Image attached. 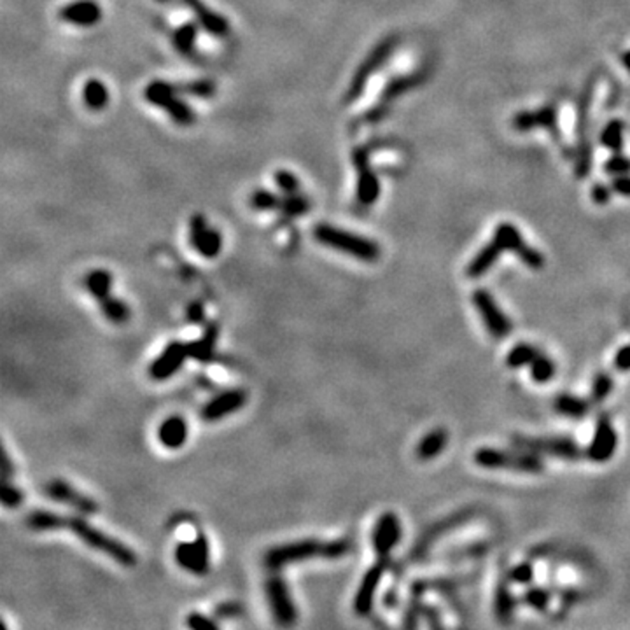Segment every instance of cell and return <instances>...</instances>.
<instances>
[{
    "mask_svg": "<svg viewBox=\"0 0 630 630\" xmlns=\"http://www.w3.org/2000/svg\"><path fill=\"white\" fill-rule=\"evenodd\" d=\"M354 543L349 537L340 540H317V537H305V540L291 541L285 544H277L270 548L262 557V564L268 571H282L284 567L293 564L305 562L308 559H327L336 560L349 555Z\"/></svg>",
    "mask_w": 630,
    "mask_h": 630,
    "instance_id": "6da1fadb",
    "label": "cell"
},
{
    "mask_svg": "<svg viewBox=\"0 0 630 630\" xmlns=\"http://www.w3.org/2000/svg\"><path fill=\"white\" fill-rule=\"evenodd\" d=\"M61 529H67L74 534L75 537L83 541L86 546H90L91 550H97L104 555L111 557L114 562H117L123 567H133L137 564L135 551L128 548L126 544L117 541L116 537L105 534L104 531L97 529L95 525H91L86 518L81 517H68L64 515L61 520Z\"/></svg>",
    "mask_w": 630,
    "mask_h": 630,
    "instance_id": "7a4b0ae2",
    "label": "cell"
},
{
    "mask_svg": "<svg viewBox=\"0 0 630 630\" xmlns=\"http://www.w3.org/2000/svg\"><path fill=\"white\" fill-rule=\"evenodd\" d=\"M314 238L326 247L340 251L359 261L373 262L380 258V245L373 240L347 229L334 228L331 225H317L314 228Z\"/></svg>",
    "mask_w": 630,
    "mask_h": 630,
    "instance_id": "3957f363",
    "label": "cell"
},
{
    "mask_svg": "<svg viewBox=\"0 0 630 630\" xmlns=\"http://www.w3.org/2000/svg\"><path fill=\"white\" fill-rule=\"evenodd\" d=\"M475 464L485 469H508L518 472H541L544 469L543 461L533 452H504L495 448H478L472 455Z\"/></svg>",
    "mask_w": 630,
    "mask_h": 630,
    "instance_id": "277c9868",
    "label": "cell"
},
{
    "mask_svg": "<svg viewBox=\"0 0 630 630\" xmlns=\"http://www.w3.org/2000/svg\"><path fill=\"white\" fill-rule=\"evenodd\" d=\"M177 95L179 91H177L175 84L165 83V81H153L144 90L146 100L156 107L165 109L173 123L180 124V126H191L196 121L195 111L186 102L180 100Z\"/></svg>",
    "mask_w": 630,
    "mask_h": 630,
    "instance_id": "5b68a950",
    "label": "cell"
},
{
    "mask_svg": "<svg viewBox=\"0 0 630 630\" xmlns=\"http://www.w3.org/2000/svg\"><path fill=\"white\" fill-rule=\"evenodd\" d=\"M265 593H267L268 608L275 623L280 627H291L298 620V609L294 604L289 586L285 583L280 571H270L265 582Z\"/></svg>",
    "mask_w": 630,
    "mask_h": 630,
    "instance_id": "8992f818",
    "label": "cell"
},
{
    "mask_svg": "<svg viewBox=\"0 0 630 630\" xmlns=\"http://www.w3.org/2000/svg\"><path fill=\"white\" fill-rule=\"evenodd\" d=\"M396 46H398V39L387 37L372 49V52H370L366 57V60L359 65V68H357L356 74H354L352 81H350L349 90H347L345 93L347 102H356L357 98L363 95L370 77L389 60L390 55H392L394 49H396Z\"/></svg>",
    "mask_w": 630,
    "mask_h": 630,
    "instance_id": "52a82bcc",
    "label": "cell"
},
{
    "mask_svg": "<svg viewBox=\"0 0 630 630\" xmlns=\"http://www.w3.org/2000/svg\"><path fill=\"white\" fill-rule=\"evenodd\" d=\"M592 95H593V79H590V83H586L585 90H583L582 98L578 100V158H576V175L578 177H586L590 173V166H592V147H590L589 139V120H590V104H592Z\"/></svg>",
    "mask_w": 630,
    "mask_h": 630,
    "instance_id": "ba28073f",
    "label": "cell"
},
{
    "mask_svg": "<svg viewBox=\"0 0 630 630\" xmlns=\"http://www.w3.org/2000/svg\"><path fill=\"white\" fill-rule=\"evenodd\" d=\"M494 240L501 245L503 251H510L522 259L525 267L531 270H541L544 267V258L537 249L525 244L522 233L511 222H501L494 231Z\"/></svg>",
    "mask_w": 630,
    "mask_h": 630,
    "instance_id": "9c48e42d",
    "label": "cell"
},
{
    "mask_svg": "<svg viewBox=\"0 0 630 630\" xmlns=\"http://www.w3.org/2000/svg\"><path fill=\"white\" fill-rule=\"evenodd\" d=\"M513 445L520 450L533 452V454H546L553 457L574 459L582 457V448L576 441L562 436H551V438H525V436H515Z\"/></svg>",
    "mask_w": 630,
    "mask_h": 630,
    "instance_id": "30bf717a",
    "label": "cell"
},
{
    "mask_svg": "<svg viewBox=\"0 0 630 630\" xmlns=\"http://www.w3.org/2000/svg\"><path fill=\"white\" fill-rule=\"evenodd\" d=\"M471 301L478 314H480L481 323L485 324V327H487V331L492 336L497 338V340H503V338H506L511 333L513 324H511L510 317L499 308V305L495 303V300L488 291H485V289L472 291Z\"/></svg>",
    "mask_w": 630,
    "mask_h": 630,
    "instance_id": "8fae6325",
    "label": "cell"
},
{
    "mask_svg": "<svg viewBox=\"0 0 630 630\" xmlns=\"http://www.w3.org/2000/svg\"><path fill=\"white\" fill-rule=\"evenodd\" d=\"M177 566L184 571L195 574V576H205L210 571V544L203 534H198L191 541H180L177 543L173 551Z\"/></svg>",
    "mask_w": 630,
    "mask_h": 630,
    "instance_id": "7c38bea8",
    "label": "cell"
},
{
    "mask_svg": "<svg viewBox=\"0 0 630 630\" xmlns=\"http://www.w3.org/2000/svg\"><path fill=\"white\" fill-rule=\"evenodd\" d=\"M42 494L46 495L51 501H57V503L67 504V506L74 508L77 513L86 515V517H91V515H97L100 511V506L95 499H91L90 495L83 494V492H79L74 485H70L68 481L65 480H51L42 487Z\"/></svg>",
    "mask_w": 630,
    "mask_h": 630,
    "instance_id": "4fadbf2b",
    "label": "cell"
},
{
    "mask_svg": "<svg viewBox=\"0 0 630 630\" xmlns=\"http://www.w3.org/2000/svg\"><path fill=\"white\" fill-rule=\"evenodd\" d=\"M354 166L357 169V189L356 198L363 207H370L379 200L380 182L373 169L370 166V153L368 147H357L352 153Z\"/></svg>",
    "mask_w": 630,
    "mask_h": 630,
    "instance_id": "5bb4252c",
    "label": "cell"
},
{
    "mask_svg": "<svg viewBox=\"0 0 630 630\" xmlns=\"http://www.w3.org/2000/svg\"><path fill=\"white\" fill-rule=\"evenodd\" d=\"M401 536L403 529L398 515L392 513V511H385V513L380 515L372 533V544L375 555L379 559H389L394 548L398 546L399 541H401Z\"/></svg>",
    "mask_w": 630,
    "mask_h": 630,
    "instance_id": "9a60e30c",
    "label": "cell"
},
{
    "mask_svg": "<svg viewBox=\"0 0 630 630\" xmlns=\"http://www.w3.org/2000/svg\"><path fill=\"white\" fill-rule=\"evenodd\" d=\"M189 357V347L184 341H170L163 352L149 364V376L154 382H165L172 379Z\"/></svg>",
    "mask_w": 630,
    "mask_h": 630,
    "instance_id": "2e32d148",
    "label": "cell"
},
{
    "mask_svg": "<svg viewBox=\"0 0 630 630\" xmlns=\"http://www.w3.org/2000/svg\"><path fill=\"white\" fill-rule=\"evenodd\" d=\"M389 560L390 559H379V562L373 564L364 573L363 580H361L359 586H357L356 595H354V611L359 616H366L372 613L376 590H379L380 582H382L383 574H385L387 567H389Z\"/></svg>",
    "mask_w": 630,
    "mask_h": 630,
    "instance_id": "e0dca14e",
    "label": "cell"
},
{
    "mask_svg": "<svg viewBox=\"0 0 630 630\" xmlns=\"http://www.w3.org/2000/svg\"><path fill=\"white\" fill-rule=\"evenodd\" d=\"M189 244L207 259H214L222 249V236L216 228L207 225L202 214H195L189 222Z\"/></svg>",
    "mask_w": 630,
    "mask_h": 630,
    "instance_id": "ac0fdd59",
    "label": "cell"
},
{
    "mask_svg": "<svg viewBox=\"0 0 630 630\" xmlns=\"http://www.w3.org/2000/svg\"><path fill=\"white\" fill-rule=\"evenodd\" d=\"M249 396L244 389H228L222 392L216 394L214 398H210L209 401L203 405L202 408V419L205 422H219L225 417L231 415V413L238 412L245 406Z\"/></svg>",
    "mask_w": 630,
    "mask_h": 630,
    "instance_id": "d6986e66",
    "label": "cell"
},
{
    "mask_svg": "<svg viewBox=\"0 0 630 630\" xmlns=\"http://www.w3.org/2000/svg\"><path fill=\"white\" fill-rule=\"evenodd\" d=\"M618 446V432L615 431L608 417H600L593 431V438L586 448V457L595 464L608 462Z\"/></svg>",
    "mask_w": 630,
    "mask_h": 630,
    "instance_id": "ffe728a7",
    "label": "cell"
},
{
    "mask_svg": "<svg viewBox=\"0 0 630 630\" xmlns=\"http://www.w3.org/2000/svg\"><path fill=\"white\" fill-rule=\"evenodd\" d=\"M420 74H412V75H401V77L392 79L385 88H383L382 95H380L379 102H376L375 107L370 109V113L366 114V121H380L387 113H389V107L394 100L398 97H401L403 93L410 91L412 88H415L417 84L420 83Z\"/></svg>",
    "mask_w": 630,
    "mask_h": 630,
    "instance_id": "44dd1931",
    "label": "cell"
},
{
    "mask_svg": "<svg viewBox=\"0 0 630 630\" xmlns=\"http://www.w3.org/2000/svg\"><path fill=\"white\" fill-rule=\"evenodd\" d=\"M61 21L77 26H93L102 19V8L95 0H77L67 4L58 12Z\"/></svg>",
    "mask_w": 630,
    "mask_h": 630,
    "instance_id": "7402d4cb",
    "label": "cell"
},
{
    "mask_svg": "<svg viewBox=\"0 0 630 630\" xmlns=\"http://www.w3.org/2000/svg\"><path fill=\"white\" fill-rule=\"evenodd\" d=\"M189 428L186 419L180 415H170L163 420L158 428V441L165 446L166 450H177L188 441Z\"/></svg>",
    "mask_w": 630,
    "mask_h": 630,
    "instance_id": "603a6c76",
    "label": "cell"
},
{
    "mask_svg": "<svg viewBox=\"0 0 630 630\" xmlns=\"http://www.w3.org/2000/svg\"><path fill=\"white\" fill-rule=\"evenodd\" d=\"M184 6H188L198 18L200 25L205 28L209 34L216 35V37H226L229 34V23L228 19L222 18L221 15H218L216 11L207 8L202 0H180Z\"/></svg>",
    "mask_w": 630,
    "mask_h": 630,
    "instance_id": "cb8c5ba5",
    "label": "cell"
},
{
    "mask_svg": "<svg viewBox=\"0 0 630 630\" xmlns=\"http://www.w3.org/2000/svg\"><path fill=\"white\" fill-rule=\"evenodd\" d=\"M513 128L518 131H529L533 128H544L557 137V111L553 107H543L534 113L517 114Z\"/></svg>",
    "mask_w": 630,
    "mask_h": 630,
    "instance_id": "d4e9b609",
    "label": "cell"
},
{
    "mask_svg": "<svg viewBox=\"0 0 630 630\" xmlns=\"http://www.w3.org/2000/svg\"><path fill=\"white\" fill-rule=\"evenodd\" d=\"M503 252L504 251L501 249V245H499L497 242H488V244L484 245V247L478 251V254L469 261L468 268H466V275H468L469 278H478L481 277V275H485L492 267H494L495 262H497L499 256L503 254Z\"/></svg>",
    "mask_w": 630,
    "mask_h": 630,
    "instance_id": "484cf974",
    "label": "cell"
},
{
    "mask_svg": "<svg viewBox=\"0 0 630 630\" xmlns=\"http://www.w3.org/2000/svg\"><path fill=\"white\" fill-rule=\"evenodd\" d=\"M219 338V326L214 323H210L209 326L203 331V336L200 340L191 341L188 343L189 347V357L191 359L200 361V363H209L216 354V345H218Z\"/></svg>",
    "mask_w": 630,
    "mask_h": 630,
    "instance_id": "4316f807",
    "label": "cell"
},
{
    "mask_svg": "<svg viewBox=\"0 0 630 630\" xmlns=\"http://www.w3.org/2000/svg\"><path fill=\"white\" fill-rule=\"evenodd\" d=\"M446 443H448V432L441 428L432 429V431H429L424 438L417 443L415 457L424 462L431 461V459L438 457L445 450Z\"/></svg>",
    "mask_w": 630,
    "mask_h": 630,
    "instance_id": "83f0119b",
    "label": "cell"
},
{
    "mask_svg": "<svg viewBox=\"0 0 630 630\" xmlns=\"http://www.w3.org/2000/svg\"><path fill=\"white\" fill-rule=\"evenodd\" d=\"M113 282L114 277L111 275V271L93 270L86 275V278H84V287L88 289V293H90L95 300L102 301L104 298L111 296Z\"/></svg>",
    "mask_w": 630,
    "mask_h": 630,
    "instance_id": "f1b7e54d",
    "label": "cell"
},
{
    "mask_svg": "<svg viewBox=\"0 0 630 630\" xmlns=\"http://www.w3.org/2000/svg\"><path fill=\"white\" fill-rule=\"evenodd\" d=\"M100 312L105 319L109 321L111 324H116V326H123L131 317L130 305L124 303L120 298L113 296V294L100 301Z\"/></svg>",
    "mask_w": 630,
    "mask_h": 630,
    "instance_id": "f546056e",
    "label": "cell"
},
{
    "mask_svg": "<svg viewBox=\"0 0 630 630\" xmlns=\"http://www.w3.org/2000/svg\"><path fill=\"white\" fill-rule=\"evenodd\" d=\"M61 520L64 515L55 513L49 510H34L32 513L26 515V527L37 533H46V531H58L61 529Z\"/></svg>",
    "mask_w": 630,
    "mask_h": 630,
    "instance_id": "4dcf8cb0",
    "label": "cell"
},
{
    "mask_svg": "<svg viewBox=\"0 0 630 630\" xmlns=\"http://www.w3.org/2000/svg\"><path fill=\"white\" fill-rule=\"evenodd\" d=\"M83 100L88 109L102 111L109 104V90L100 79H90L83 88Z\"/></svg>",
    "mask_w": 630,
    "mask_h": 630,
    "instance_id": "1f68e13d",
    "label": "cell"
},
{
    "mask_svg": "<svg viewBox=\"0 0 630 630\" xmlns=\"http://www.w3.org/2000/svg\"><path fill=\"white\" fill-rule=\"evenodd\" d=\"M513 609H515V599L511 595L510 589H508L506 582H499L497 590H495L494 597V611L495 616L501 623H510L513 618Z\"/></svg>",
    "mask_w": 630,
    "mask_h": 630,
    "instance_id": "d6a6232c",
    "label": "cell"
},
{
    "mask_svg": "<svg viewBox=\"0 0 630 630\" xmlns=\"http://www.w3.org/2000/svg\"><path fill=\"white\" fill-rule=\"evenodd\" d=\"M553 408L557 413L564 417H571V419H582L586 413L590 412L589 403L583 401L582 398L571 396V394H562L553 401Z\"/></svg>",
    "mask_w": 630,
    "mask_h": 630,
    "instance_id": "836d02e7",
    "label": "cell"
},
{
    "mask_svg": "<svg viewBox=\"0 0 630 630\" xmlns=\"http://www.w3.org/2000/svg\"><path fill=\"white\" fill-rule=\"evenodd\" d=\"M196 35H198V28H196L195 23H184L173 32V46L180 55L191 58L195 55Z\"/></svg>",
    "mask_w": 630,
    "mask_h": 630,
    "instance_id": "e575fe53",
    "label": "cell"
},
{
    "mask_svg": "<svg viewBox=\"0 0 630 630\" xmlns=\"http://www.w3.org/2000/svg\"><path fill=\"white\" fill-rule=\"evenodd\" d=\"M540 354H541L540 349L534 345H531V343H518V345H515L513 349L508 352L506 364H508V368H511V370L531 366V363H533V361L536 359Z\"/></svg>",
    "mask_w": 630,
    "mask_h": 630,
    "instance_id": "d590c367",
    "label": "cell"
},
{
    "mask_svg": "<svg viewBox=\"0 0 630 630\" xmlns=\"http://www.w3.org/2000/svg\"><path fill=\"white\" fill-rule=\"evenodd\" d=\"M312 203L307 196H301L298 193H293V195H287L284 198H280V205H278V210H280L282 214L287 216V218H300V216H305L310 210Z\"/></svg>",
    "mask_w": 630,
    "mask_h": 630,
    "instance_id": "8d00e7d4",
    "label": "cell"
},
{
    "mask_svg": "<svg viewBox=\"0 0 630 630\" xmlns=\"http://www.w3.org/2000/svg\"><path fill=\"white\" fill-rule=\"evenodd\" d=\"M555 363L548 356H537L531 363V379L536 383H546L555 376Z\"/></svg>",
    "mask_w": 630,
    "mask_h": 630,
    "instance_id": "74e56055",
    "label": "cell"
},
{
    "mask_svg": "<svg viewBox=\"0 0 630 630\" xmlns=\"http://www.w3.org/2000/svg\"><path fill=\"white\" fill-rule=\"evenodd\" d=\"M179 93L193 95L198 98H210L216 93V83L210 79H198V81H189V83L175 84Z\"/></svg>",
    "mask_w": 630,
    "mask_h": 630,
    "instance_id": "f35d334b",
    "label": "cell"
},
{
    "mask_svg": "<svg viewBox=\"0 0 630 630\" xmlns=\"http://www.w3.org/2000/svg\"><path fill=\"white\" fill-rule=\"evenodd\" d=\"M600 142L611 149L613 153H620L623 146V123L622 121H611L608 126L604 128Z\"/></svg>",
    "mask_w": 630,
    "mask_h": 630,
    "instance_id": "ab89813d",
    "label": "cell"
},
{
    "mask_svg": "<svg viewBox=\"0 0 630 630\" xmlns=\"http://www.w3.org/2000/svg\"><path fill=\"white\" fill-rule=\"evenodd\" d=\"M0 499H2V504L9 510H15V508H19L25 501V495H23L21 488L18 485H15V481H11V478H4V484H2V488H0Z\"/></svg>",
    "mask_w": 630,
    "mask_h": 630,
    "instance_id": "60d3db41",
    "label": "cell"
},
{
    "mask_svg": "<svg viewBox=\"0 0 630 630\" xmlns=\"http://www.w3.org/2000/svg\"><path fill=\"white\" fill-rule=\"evenodd\" d=\"M249 203H251V207L254 210L262 212V210L278 209V205H280V198H278L275 193L267 191V189H258V191H254L251 195Z\"/></svg>",
    "mask_w": 630,
    "mask_h": 630,
    "instance_id": "b9f144b4",
    "label": "cell"
},
{
    "mask_svg": "<svg viewBox=\"0 0 630 630\" xmlns=\"http://www.w3.org/2000/svg\"><path fill=\"white\" fill-rule=\"evenodd\" d=\"M525 606L536 609V611H544L550 604V593L541 586H533V589L525 590L524 597H522Z\"/></svg>",
    "mask_w": 630,
    "mask_h": 630,
    "instance_id": "7bdbcfd3",
    "label": "cell"
},
{
    "mask_svg": "<svg viewBox=\"0 0 630 630\" xmlns=\"http://www.w3.org/2000/svg\"><path fill=\"white\" fill-rule=\"evenodd\" d=\"M613 390V379L608 373H597L592 382V401L602 403Z\"/></svg>",
    "mask_w": 630,
    "mask_h": 630,
    "instance_id": "ee69618b",
    "label": "cell"
},
{
    "mask_svg": "<svg viewBox=\"0 0 630 630\" xmlns=\"http://www.w3.org/2000/svg\"><path fill=\"white\" fill-rule=\"evenodd\" d=\"M275 184L285 193V195H293L300 189V179L289 170H278L275 172Z\"/></svg>",
    "mask_w": 630,
    "mask_h": 630,
    "instance_id": "f6af8a7d",
    "label": "cell"
},
{
    "mask_svg": "<svg viewBox=\"0 0 630 630\" xmlns=\"http://www.w3.org/2000/svg\"><path fill=\"white\" fill-rule=\"evenodd\" d=\"M186 625L195 630H216L219 623L212 616H207L203 613H189L186 618Z\"/></svg>",
    "mask_w": 630,
    "mask_h": 630,
    "instance_id": "bcb514c9",
    "label": "cell"
},
{
    "mask_svg": "<svg viewBox=\"0 0 630 630\" xmlns=\"http://www.w3.org/2000/svg\"><path fill=\"white\" fill-rule=\"evenodd\" d=\"M510 580L513 583H518V585H529L534 580V567L527 562L518 564L517 567L510 571Z\"/></svg>",
    "mask_w": 630,
    "mask_h": 630,
    "instance_id": "7dc6e473",
    "label": "cell"
},
{
    "mask_svg": "<svg viewBox=\"0 0 630 630\" xmlns=\"http://www.w3.org/2000/svg\"><path fill=\"white\" fill-rule=\"evenodd\" d=\"M630 170V160L627 158L620 156V154H615V156L606 163V172L608 173H623L629 172Z\"/></svg>",
    "mask_w": 630,
    "mask_h": 630,
    "instance_id": "c3c4849f",
    "label": "cell"
},
{
    "mask_svg": "<svg viewBox=\"0 0 630 630\" xmlns=\"http://www.w3.org/2000/svg\"><path fill=\"white\" fill-rule=\"evenodd\" d=\"M186 319L191 324H202L205 321V307L202 301H193L186 310Z\"/></svg>",
    "mask_w": 630,
    "mask_h": 630,
    "instance_id": "681fc988",
    "label": "cell"
},
{
    "mask_svg": "<svg viewBox=\"0 0 630 630\" xmlns=\"http://www.w3.org/2000/svg\"><path fill=\"white\" fill-rule=\"evenodd\" d=\"M615 368L618 372H630V345H623L616 352Z\"/></svg>",
    "mask_w": 630,
    "mask_h": 630,
    "instance_id": "f907efd6",
    "label": "cell"
},
{
    "mask_svg": "<svg viewBox=\"0 0 630 630\" xmlns=\"http://www.w3.org/2000/svg\"><path fill=\"white\" fill-rule=\"evenodd\" d=\"M592 198H593V202L599 203V205L608 203L609 202V189L604 188L602 184H597V186H593V189H592Z\"/></svg>",
    "mask_w": 630,
    "mask_h": 630,
    "instance_id": "816d5d0a",
    "label": "cell"
},
{
    "mask_svg": "<svg viewBox=\"0 0 630 630\" xmlns=\"http://www.w3.org/2000/svg\"><path fill=\"white\" fill-rule=\"evenodd\" d=\"M613 189L622 196H630V177H618L613 182Z\"/></svg>",
    "mask_w": 630,
    "mask_h": 630,
    "instance_id": "f5cc1de1",
    "label": "cell"
},
{
    "mask_svg": "<svg viewBox=\"0 0 630 630\" xmlns=\"http://www.w3.org/2000/svg\"><path fill=\"white\" fill-rule=\"evenodd\" d=\"M216 613H218V616H221V618H231V616H236L238 615V604H235V602H226V604H222V606H219L218 609H216Z\"/></svg>",
    "mask_w": 630,
    "mask_h": 630,
    "instance_id": "db71d44e",
    "label": "cell"
},
{
    "mask_svg": "<svg viewBox=\"0 0 630 630\" xmlns=\"http://www.w3.org/2000/svg\"><path fill=\"white\" fill-rule=\"evenodd\" d=\"M15 464H12V461L11 459H9V455H8V452H4V461H2V475H4V478H12L15 477Z\"/></svg>",
    "mask_w": 630,
    "mask_h": 630,
    "instance_id": "11a10c76",
    "label": "cell"
},
{
    "mask_svg": "<svg viewBox=\"0 0 630 630\" xmlns=\"http://www.w3.org/2000/svg\"><path fill=\"white\" fill-rule=\"evenodd\" d=\"M622 61H623V65H625V68H627V70H629V72H630V51H625V52H623Z\"/></svg>",
    "mask_w": 630,
    "mask_h": 630,
    "instance_id": "9f6ffc18",
    "label": "cell"
},
{
    "mask_svg": "<svg viewBox=\"0 0 630 630\" xmlns=\"http://www.w3.org/2000/svg\"><path fill=\"white\" fill-rule=\"evenodd\" d=\"M158 2H172V0H158Z\"/></svg>",
    "mask_w": 630,
    "mask_h": 630,
    "instance_id": "6f0895ef",
    "label": "cell"
}]
</instances>
